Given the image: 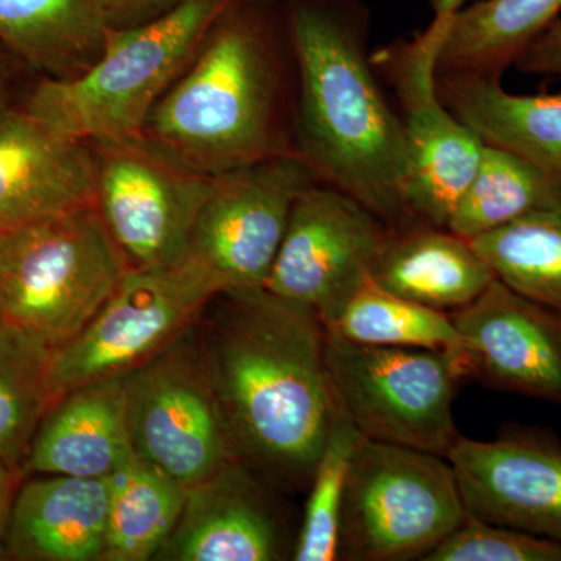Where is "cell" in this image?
I'll list each match as a JSON object with an SVG mask.
<instances>
[{
  "instance_id": "6da1fadb",
  "label": "cell",
  "mask_w": 561,
  "mask_h": 561,
  "mask_svg": "<svg viewBox=\"0 0 561 561\" xmlns=\"http://www.w3.org/2000/svg\"><path fill=\"white\" fill-rule=\"evenodd\" d=\"M197 327L239 459L306 493L339 413L319 316L254 287L214 295Z\"/></svg>"
},
{
  "instance_id": "7a4b0ae2",
  "label": "cell",
  "mask_w": 561,
  "mask_h": 561,
  "mask_svg": "<svg viewBox=\"0 0 561 561\" xmlns=\"http://www.w3.org/2000/svg\"><path fill=\"white\" fill-rule=\"evenodd\" d=\"M283 2L298 72L295 157L391 230L416 224L404 127L368 51L370 11L360 0Z\"/></svg>"
},
{
  "instance_id": "3957f363",
  "label": "cell",
  "mask_w": 561,
  "mask_h": 561,
  "mask_svg": "<svg viewBox=\"0 0 561 561\" xmlns=\"http://www.w3.org/2000/svg\"><path fill=\"white\" fill-rule=\"evenodd\" d=\"M298 72L280 0H228L144 136L210 176L294 154Z\"/></svg>"
},
{
  "instance_id": "277c9868",
  "label": "cell",
  "mask_w": 561,
  "mask_h": 561,
  "mask_svg": "<svg viewBox=\"0 0 561 561\" xmlns=\"http://www.w3.org/2000/svg\"><path fill=\"white\" fill-rule=\"evenodd\" d=\"M228 0H183L130 27H110L91 68L73 79L38 77L21 105L70 138L144 135L151 111L197 54Z\"/></svg>"
},
{
  "instance_id": "5b68a950",
  "label": "cell",
  "mask_w": 561,
  "mask_h": 561,
  "mask_svg": "<svg viewBox=\"0 0 561 561\" xmlns=\"http://www.w3.org/2000/svg\"><path fill=\"white\" fill-rule=\"evenodd\" d=\"M95 203L0 234L7 323L55 350L92 320L130 271Z\"/></svg>"
},
{
  "instance_id": "8992f818",
  "label": "cell",
  "mask_w": 561,
  "mask_h": 561,
  "mask_svg": "<svg viewBox=\"0 0 561 561\" xmlns=\"http://www.w3.org/2000/svg\"><path fill=\"white\" fill-rule=\"evenodd\" d=\"M465 516L448 459L360 435L346 479L339 560H424Z\"/></svg>"
},
{
  "instance_id": "52a82bcc",
  "label": "cell",
  "mask_w": 561,
  "mask_h": 561,
  "mask_svg": "<svg viewBox=\"0 0 561 561\" xmlns=\"http://www.w3.org/2000/svg\"><path fill=\"white\" fill-rule=\"evenodd\" d=\"M327 367L335 404L362 437L445 459L459 440L453 402L467 376L453 354L359 345L327 332Z\"/></svg>"
},
{
  "instance_id": "ba28073f",
  "label": "cell",
  "mask_w": 561,
  "mask_h": 561,
  "mask_svg": "<svg viewBox=\"0 0 561 561\" xmlns=\"http://www.w3.org/2000/svg\"><path fill=\"white\" fill-rule=\"evenodd\" d=\"M131 448L184 486L239 459L197 321L135 370L125 373Z\"/></svg>"
},
{
  "instance_id": "9c48e42d",
  "label": "cell",
  "mask_w": 561,
  "mask_h": 561,
  "mask_svg": "<svg viewBox=\"0 0 561 561\" xmlns=\"http://www.w3.org/2000/svg\"><path fill=\"white\" fill-rule=\"evenodd\" d=\"M91 146L95 206L130 267L179 264L217 176L195 171L144 135Z\"/></svg>"
},
{
  "instance_id": "30bf717a",
  "label": "cell",
  "mask_w": 561,
  "mask_h": 561,
  "mask_svg": "<svg viewBox=\"0 0 561 561\" xmlns=\"http://www.w3.org/2000/svg\"><path fill=\"white\" fill-rule=\"evenodd\" d=\"M313 183L311 171L295 154L217 176L179 264L216 294L264 287L291 205Z\"/></svg>"
},
{
  "instance_id": "8fae6325",
  "label": "cell",
  "mask_w": 561,
  "mask_h": 561,
  "mask_svg": "<svg viewBox=\"0 0 561 561\" xmlns=\"http://www.w3.org/2000/svg\"><path fill=\"white\" fill-rule=\"evenodd\" d=\"M214 295L213 287L180 264L130 268L90 323L51 351V400L135 370L201 319Z\"/></svg>"
},
{
  "instance_id": "7c38bea8",
  "label": "cell",
  "mask_w": 561,
  "mask_h": 561,
  "mask_svg": "<svg viewBox=\"0 0 561 561\" xmlns=\"http://www.w3.org/2000/svg\"><path fill=\"white\" fill-rule=\"evenodd\" d=\"M443 18L426 31L371 55L400 103L408 139V206L413 220L446 228L481 160L482 139L453 113L437 91Z\"/></svg>"
},
{
  "instance_id": "4fadbf2b",
  "label": "cell",
  "mask_w": 561,
  "mask_h": 561,
  "mask_svg": "<svg viewBox=\"0 0 561 561\" xmlns=\"http://www.w3.org/2000/svg\"><path fill=\"white\" fill-rule=\"evenodd\" d=\"M391 228L350 195L313 183L295 198L265 289L331 323L381 253Z\"/></svg>"
},
{
  "instance_id": "5bb4252c",
  "label": "cell",
  "mask_w": 561,
  "mask_h": 561,
  "mask_svg": "<svg viewBox=\"0 0 561 561\" xmlns=\"http://www.w3.org/2000/svg\"><path fill=\"white\" fill-rule=\"evenodd\" d=\"M468 515L561 545V442L505 424L494 440L460 435L448 457Z\"/></svg>"
},
{
  "instance_id": "9a60e30c",
  "label": "cell",
  "mask_w": 561,
  "mask_h": 561,
  "mask_svg": "<svg viewBox=\"0 0 561 561\" xmlns=\"http://www.w3.org/2000/svg\"><path fill=\"white\" fill-rule=\"evenodd\" d=\"M278 491L245 461H225L187 486L179 523L154 560L291 559L298 534Z\"/></svg>"
},
{
  "instance_id": "2e32d148",
  "label": "cell",
  "mask_w": 561,
  "mask_h": 561,
  "mask_svg": "<svg viewBox=\"0 0 561 561\" xmlns=\"http://www.w3.org/2000/svg\"><path fill=\"white\" fill-rule=\"evenodd\" d=\"M463 341L467 379L561 408V312L494 279L449 313Z\"/></svg>"
},
{
  "instance_id": "e0dca14e",
  "label": "cell",
  "mask_w": 561,
  "mask_h": 561,
  "mask_svg": "<svg viewBox=\"0 0 561 561\" xmlns=\"http://www.w3.org/2000/svg\"><path fill=\"white\" fill-rule=\"evenodd\" d=\"M91 203V142L62 135L22 105L0 108V234Z\"/></svg>"
},
{
  "instance_id": "ac0fdd59",
  "label": "cell",
  "mask_w": 561,
  "mask_h": 561,
  "mask_svg": "<svg viewBox=\"0 0 561 561\" xmlns=\"http://www.w3.org/2000/svg\"><path fill=\"white\" fill-rule=\"evenodd\" d=\"M108 518V478L32 479L14 496L7 560L103 561Z\"/></svg>"
},
{
  "instance_id": "d6986e66",
  "label": "cell",
  "mask_w": 561,
  "mask_h": 561,
  "mask_svg": "<svg viewBox=\"0 0 561 561\" xmlns=\"http://www.w3.org/2000/svg\"><path fill=\"white\" fill-rule=\"evenodd\" d=\"M133 451L124 375L61 394L41 421L24 474L108 478Z\"/></svg>"
},
{
  "instance_id": "ffe728a7",
  "label": "cell",
  "mask_w": 561,
  "mask_h": 561,
  "mask_svg": "<svg viewBox=\"0 0 561 561\" xmlns=\"http://www.w3.org/2000/svg\"><path fill=\"white\" fill-rule=\"evenodd\" d=\"M370 276L398 297L446 313L470 306L496 279L471 241L421 221L390 230Z\"/></svg>"
},
{
  "instance_id": "44dd1931",
  "label": "cell",
  "mask_w": 561,
  "mask_h": 561,
  "mask_svg": "<svg viewBox=\"0 0 561 561\" xmlns=\"http://www.w3.org/2000/svg\"><path fill=\"white\" fill-rule=\"evenodd\" d=\"M437 91L483 144L511 150L561 180V94H513L500 79L442 70Z\"/></svg>"
},
{
  "instance_id": "7402d4cb",
  "label": "cell",
  "mask_w": 561,
  "mask_h": 561,
  "mask_svg": "<svg viewBox=\"0 0 561 561\" xmlns=\"http://www.w3.org/2000/svg\"><path fill=\"white\" fill-rule=\"evenodd\" d=\"M105 0H0V43L39 77L73 79L105 46Z\"/></svg>"
},
{
  "instance_id": "603a6c76",
  "label": "cell",
  "mask_w": 561,
  "mask_h": 561,
  "mask_svg": "<svg viewBox=\"0 0 561 561\" xmlns=\"http://www.w3.org/2000/svg\"><path fill=\"white\" fill-rule=\"evenodd\" d=\"M561 0H481L443 18L437 70L500 79L553 21Z\"/></svg>"
},
{
  "instance_id": "cb8c5ba5",
  "label": "cell",
  "mask_w": 561,
  "mask_h": 561,
  "mask_svg": "<svg viewBox=\"0 0 561 561\" xmlns=\"http://www.w3.org/2000/svg\"><path fill=\"white\" fill-rule=\"evenodd\" d=\"M108 482L103 561L154 560L179 523L186 486L135 453L111 472Z\"/></svg>"
},
{
  "instance_id": "d4e9b609",
  "label": "cell",
  "mask_w": 561,
  "mask_h": 561,
  "mask_svg": "<svg viewBox=\"0 0 561 561\" xmlns=\"http://www.w3.org/2000/svg\"><path fill=\"white\" fill-rule=\"evenodd\" d=\"M560 203V179L511 150L483 144L478 169L446 228L472 241Z\"/></svg>"
},
{
  "instance_id": "484cf974",
  "label": "cell",
  "mask_w": 561,
  "mask_h": 561,
  "mask_svg": "<svg viewBox=\"0 0 561 561\" xmlns=\"http://www.w3.org/2000/svg\"><path fill=\"white\" fill-rule=\"evenodd\" d=\"M324 330L359 345L443 351L465 370L463 341L449 313L398 297L371 276Z\"/></svg>"
},
{
  "instance_id": "4316f807",
  "label": "cell",
  "mask_w": 561,
  "mask_h": 561,
  "mask_svg": "<svg viewBox=\"0 0 561 561\" xmlns=\"http://www.w3.org/2000/svg\"><path fill=\"white\" fill-rule=\"evenodd\" d=\"M51 351L7 321L0 327V459L20 476L41 421L54 402Z\"/></svg>"
},
{
  "instance_id": "83f0119b",
  "label": "cell",
  "mask_w": 561,
  "mask_h": 561,
  "mask_svg": "<svg viewBox=\"0 0 561 561\" xmlns=\"http://www.w3.org/2000/svg\"><path fill=\"white\" fill-rule=\"evenodd\" d=\"M471 243L505 286L561 312V203Z\"/></svg>"
},
{
  "instance_id": "f1b7e54d",
  "label": "cell",
  "mask_w": 561,
  "mask_h": 561,
  "mask_svg": "<svg viewBox=\"0 0 561 561\" xmlns=\"http://www.w3.org/2000/svg\"><path fill=\"white\" fill-rule=\"evenodd\" d=\"M359 438L360 434L356 427L339 411L309 489L306 491L308 501L302 512L291 560H339L346 479L351 457Z\"/></svg>"
},
{
  "instance_id": "f546056e",
  "label": "cell",
  "mask_w": 561,
  "mask_h": 561,
  "mask_svg": "<svg viewBox=\"0 0 561 561\" xmlns=\"http://www.w3.org/2000/svg\"><path fill=\"white\" fill-rule=\"evenodd\" d=\"M423 561H561V545L467 513Z\"/></svg>"
},
{
  "instance_id": "4dcf8cb0",
  "label": "cell",
  "mask_w": 561,
  "mask_h": 561,
  "mask_svg": "<svg viewBox=\"0 0 561 561\" xmlns=\"http://www.w3.org/2000/svg\"><path fill=\"white\" fill-rule=\"evenodd\" d=\"M515 68L530 76L561 79V16L527 47Z\"/></svg>"
},
{
  "instance_id": "1f68e13d",
  "label": "cell",
  "mask_w": 561,
  "mask_h": 561,
  "mask_svg": "<svg viewBox=\"0 0 561 561\" xmlns=\"http://www.w3.org/2000/svg\"><path fill=\"white\" fill-rule=\"evenodd\" d=\"M38 77L31 66L0 43V108L21 105Z\"/></svg>"
},
{
  "instance_id": "d6a6232c",
  "label": "cell",
  "mask_w": 561,
  "mask_h": 561,
  "mask_svg": "<svg viewBox=\"0 0 561 561\" xmlns=\"http://www.w3.org/2000/svg\"><path fill=\"white\" fill-rule=\"evenodd\" d=\"M183 0H105L110 27H130L160 16Z\"/></svg>"
},
{
  "instance_id": "836d02e7",
  "label": "cell",
  "mask_w": 561,
  "mask_h": 561,
  "mask_svg": "<svg viewBox=\"0 0 561 561\" xmlns=\"http://www.w3.org/2000/svg\"><path fill=\"white\" fill-rule=\"evenodd\" d=\"M21 476L11 470L9 465L0 459V560H7L5 538L9 530L11 508H13L14 485Z\"/></svg>"
},
{
  "instance_id": "e575fe53",
  "label": "cell",
  "mask_w": 561,
  "mask_h": 561,
  "mask_svg": "<svg viewBox=\"0 0 561 561\" xmlns=\"http://www.w3.org/2000/svg\"><path fill=\"white\" fill-rule=\"evenodd\" d=\"M467 0H431L434 16H448L465 7Z\"/></svg>"
},
{
  "instance_id": "d590c367",
  "label": "cell",
  "mask_w": 561,
  "mask_h": 561,
  "mask_svg": "<svg viewBox=\"0 0 561 561\" xmlns=\"http://www.w3.org/2000/svg\"><path fill=\"white\" fill-rule=\"evenodd\" d=\"M5 323V319H3L2 306H0V327Z\"/></svg>"
}]
</instances>
